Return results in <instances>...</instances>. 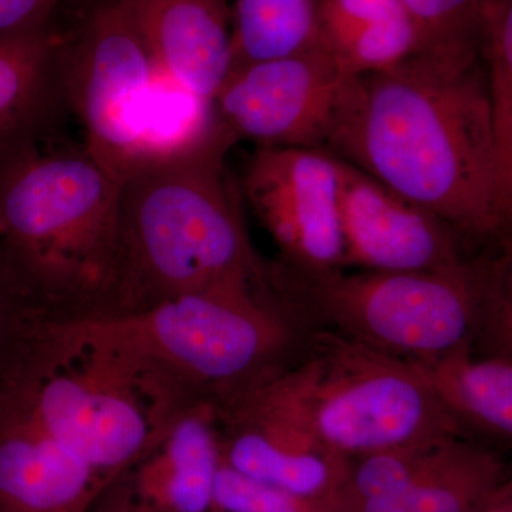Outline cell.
I'll return each mask as SVG.
<instances>
[{
	"mask_svg": "<svg viewBox=\"0 0 512 512\" xmlns=\"http://www.w3.org/2000/svg\"><path fill=\"white\" fill-rule=\"evenodd\" d=\"M70 2L73 0H0V35L50 25Z\"/></svg>",
	"mask_w": 512,
	"mask_h": 512,
	"instance_id": "obj_25",
	"label": "cell"
},
{
	"mask_svg": "<svg viewBox=\"0 0 512 512\" xmlns=\"http://www.w3.org/2000/svg\"><path fill=\"white\" fill-rule=\"evenodd\" d=\"M447 443L392 448L362 456L353 477L356 493L367 503L406 490Z\"/></svg>",
	"mask_w": 512,
	"mask_h": 512,
	"instance_id": "obj_21",
	"label": "cell"
},
{
	"mask_svg": "<svg viewBox=\"0 0 512 512\" xmlns=\"http://www.w3.org/2000/svg\"><path fill=\"white\" fill-rule=\"evenodd\" d=\"M237 141L221 126L198 146L144 161L120 180L116 252L99 315L141 311L214 289H268L242 195L225 168Z\"/></svg>",
	"mask_w": 512,
	"mask_h": 512,
	"instance_id": "obj_2",
	"label": "cell"
},
{
	"mask_svg": "<svg viewBox=\"0 0 512 512\" xmlns=\"http://www.w3.org/2000/svg\"><path fill=\"white\" fill-rule=\"evenodd\" d=\"M468 436H512L511 356L460 349L427 363H410Z\"/></svg>",
	"mask_w": 512,
	"mask_h": 512,
	"instance_id": "obj_17",
	"label": "cell"
},
{
	"mask_svg": "<svg viewBox=\"0 0 512 512\" xmlns=\"http://www.w3.org/2000/svg\"><path fill=\"white\" fill-rule=\"evenodd\" d=\"M221 461L215 404L198 400L116 477L128 480L126 512L210 511Z\"/></svg>",
	"mask_w": 512,
	"mask_h": 512,
	"instance_id": "obj_14",
	"label": "cell"
},
{
	"mask_svg": "<svg viewBox=\"0 0 512 512\" xmlns=\"http://www.w3.org/2000/svg\"><path fill=\"white\" fill-rule=\"evenodd\" d=\"M67 322L143 357L214 403L281 369L306 335L269 289L188 293L141 311Z\"/></svg>",
	"mask_w": 512,
	"mask_h": 512,
	"instance_id": "obj_7",
	"label": "cell"
},
{
	"mask_svg": "<svg viewBox=\"0 0 512 512\" xmlns=\"http://www.w3.org/2000/svg\"><path fill=\"white\" fill-rule=\"evenodd\" d=\"M23 313L25 306L0 264V353L8 345Z\"/></svg>",
	"mask_w": 512,
	"mask_h": 512,
	"instance_id": "obj_26",
	"label": "cell"
},
{
	"mask_svg": "<svg viewBox=\"0 0 512 512\" xmlns=\"http://www.w3.org/2000/svg\"><path fill=\"white\" fill-rule=\"evenodd\" d=\"M120 183L59 138L0 167V264L25 311L96 316L109 296Z\"/></svg>",
	"mask_w": 512,
	"mask_h": 512,
	"instance_id": "obj_5",
	"label": "cell"
},
{
	"mask_svg": "<svg viewBox=\"0 0 512 512\" xmlns=\"http://www.w3.org/2000/svg\"><path fill=\"white\" fill-rule=\"evenodd\" d=\"M62 69L84 148L120 183L147 157L160 80L127 0L80 5L63 30Z\"/></svg>",
	"mask_w": 512,
	"mask_h": 512,
	"instance_id": "obj_8",
	"label": "cell"
},
{
	"mask_svg": "<svg viewBox=\"0 0 512 512\" xmlns=\"http://www.w3.org/2000/svg\"><path fill=\"white\" fill-rule=\"evenodd\" d=\"M302 500L245 476L221 461L215 477L214 508L222 512H306Z\"/></svg>",
	"mask_w": 512,
	"mask_h": 512,
	"instance_id": "obj_24",
	"label": "cell"
},
{
	"mask_svg": "<svg viewBox=\"0 0 512 512\" xmlns=\"http://www.w3.org/2000/svg\"><path fill=\"white\" fill-rule=\"evenodd\" d=\"M477 39L487 72L498 178L512 204V0L485 3Z\"/></svg>",
	"mask_w": 512,
	"mask_h": 512,
	"instance_id": "obj_20",
	"label": "cell"
},
{
	"mask_svg": "<svg viewBox=\"0 0 512 512\" xmlns=\"http://www.w3.org/2000/svg\"><path fill=\"white\" fill-rule=\"evenodd\" d=\"M221 458L227 466L286 493H325L346 457L252 384L214 403Z\"/></svg>",
	"mask_w": 512,
	"mask_h": 512,
	"instance_id": "obj_12",
	"label": "cell"
},
{
	"mask_svg": "<svg viewBox=\"0 0 512 512\" xmlns=\"http://www.w3.org/2000/svg\"><path fill=\"white\" fill-rule=\"evenodd\" d=\"M338 167L343 268L436 271L461 264L484 249L348 161L338 158Z\"/></svg>",
	"mask_w": 512,
	"mask_h": 512,
	"instance_id": "obj_11",
	"label": "cell"
},
{
	"mask_svg": "<svg viewBox=\"0 0 512 512\" xmlns=\"http://www.w3.org/2000/svg\"><path fill=\"white\" fill-rule=\"evenodd\" d=\"M106 487L0 393V512H93Z\"/></svg>",
	"mask_w": 512,
	"mask_h": 512,
	"instance_id": "obj_15",
	"label": "cell"
},
{
	"mask_svg": "<svg viewBox=\"0 0 512 512\" xmlns=\"http://www.w3.org/2000/svg\"><path fill=\"white\" fill-rule=\"evenodd\" d=\"M62 43L57 20L0 35V167L62 138Z\"/></svg>",
	"mask_w": 512,
	"mask_h": 512,
	"instance_id": "obj_13",
	"label": "cell"
},
{
	"mask_svg": "<svg viewBox=\"0 0 512 512\" xmlns=\"http://www.w3.org/2000/svg\"><path fill=\"white\" fill-rule=\"evenodd\" d=\"M276 305L303 332H332L407 363L474 349L511 356V241L436 271H305L268 264Z\"/></svg>",
	"mask_w": 512,
	"mask_h": 512,
	"instance_id": "obj_3",
	"label": "cell"
},
{
	"mask_svg": "<svg viewBox=\"0 0 512 512\" xmlns=\"http://www.w3.org/2000/svg\"><path fill=\"white\" fill-rule=\"evenodd\" d=\"M343 457L471 439L416 367L332 332H306L292 359L256 383Z\"/></svg>",
	"mask_w": 512,
	"mask_h": 512,
	"instance_id": "obj_6",
	"label": "cell"
},
{
	"mask_svg": "<svg viewBox=\"0 0 512 512\" xmlns=\"http://www.w3.org/2000/svg\"><path fill=\"white\" fill-rule=\"evenodd\" d=\"M0 393L107 485L204 400L123 346L30 316L0 353Z\"/></svg>",
	"mask_w": 512,
	"mask_h": 512,
	"instance_id": "obj_4",
	"label": "cell"
},
{
	"mask_svg": "<svg viewBox=\"0 0 512 512\" xmlns=\"http://www.w3.org/2000/svg\"><path fill=\"white\" fill-rule=\"evenodd\" d=\"M225 2H227V0H225Z\"/></svg>",
	"mask_w": 512,
	"mask_h": 512,
	"instance_id": "obj_27",
	"label": "cell"
},
{
	"mask_svg": "<svg viewBox=\"0 0 512 512\" xmlns=\"http://www.w3.org/2000/svg\"><path fill=\"white\" fill-rule=\"evenodd\" d=\"M416 23L421 49L477 42L478 23L488 0H400Z\"/></svg>",
	"mask_w": 512,
	"mask_h": 512,
	"instance_id": "obj_22",
	"label": "cell"
},
{
	"mask_svg": "<svg viewBox=\"0 0 512 512\" xmlns=\"http://www.w3.org/2000/svg\"><path fill=\"white\" fill-rule=\"evenodd\" d=\"M281 252L282 264L305 271L343 268L338 158L302 147H256L239 181Z\"/></svg>",
	"mask_w": 512,
	"mask_h": 512,
	"instance_id": "obj_10",
	"label": "cell"
},
{
	"mask_svg": "<svg viewBox=\"0 0 512 512\" xmlns=\"http://www.w3.org/2000/svg\"><path fill=\"white\" fill-rule=\"evenodd\" d=\"M360 76L323 47L234 67L212 100L235 141L329 151Z\"/></svg>",
	"mask_w": 512,
	"mask_h": 512,
	"instance_id": "obj_9",
	"label": "cell"
},
{
	"mask_svg": "<svg viewBox=\"0 0 512 512\" xmlns=\"http://www.w3.org/2000/svg\"><path fill=\"white\" fill-rule=\"evenodd\" d=\"M329 153L443 218L474 247L510 241L477 42L423 47L360 76Z\"/></svg>",
	"mask_w": 512,
	"mask_h": 512,
	"instance_id": "obj_1",
	"label": "cell"
},
{
	"mask_svg": "<svg viewBox=\"0 0 512 512\" xmlns=\"http://www.w3.org/2000/svg\"><path fill=\"white\" fill-rule=\"evenodd\" d=\"M231 37L232 69L322 47L318 0H235Z\"/></svg>",
	"mask_w": 512,
	"mask_h": 512,
	"instance_id": "obj_18",
	"label": "cell"
},
{
	"mask_svg": "<svg viewBox=\"0 0 512 512\" xmlns=\"http://www.w3.org/2000/svg\"><path fill=\"white\" fill-rule=\"evenodd\" d=\"M473 439L444 444L406 490L367 501L363 512H466L467 503L491 458L471 446Z\"/></svg>",
	"mask_w": 512,
	"mask_h": 512,
	"instance_id": "obj_19",
	"label": "cell"
},
{
	"mask_svg": "<svg viewBox=\"0 0 512 512\" xmlns=\"http://www.w3.org/2000/svg\"><path fill=\"white\" fill-rule=\"evenodd\" d=\"M158 72L212 103L234 66L225 0H127Z\"/></svg>",
	"mask_w": 512,
	"mask_h": 512,
	"instance_id": "obj_16",
	"label": "cell"
},
{
	"mask_svg": "<svg viewBox=\"0 0 512 512\" xmlns=\"http://www.w3.org/2000/svg\"><path fill=\"white\" fill-rule=\"evenodd\" d=\"M402 10L400 0H318L320 46L338 57L367 29Z\"/></svg>",
	"mask_w": 512,
	"mask_h": 512,
	"instance_id": "obj_23",
	"label": "cell"
}]
</instances>
